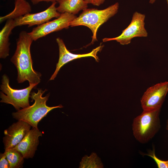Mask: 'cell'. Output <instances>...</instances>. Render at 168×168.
I'll list each match as a JSON object with an SVG mask.
<instances>
[{"instance_id":"cell-10","label":"cell","mask_w":168,"mask_h":168,"mask_svg":"<svg viewBox=\"0 0 168 168\" xmlns=\"http://www.w3.org/2000/svg\"><path fill=\"white\" fill-rule=\"evenodd\" d=\"M59 50V58L56 65L55 71L52 74L49 81L54 80L56 77L60 68L65 64L73 60L86 57H92L98 62L99 58L97 56L98 52L101 50L104 45H100L94 49L89 53L83 54H75L70 53L67 49L63 40L58 37L56 39Z\"/></svg>"},{"instance_id":"cell-3","label":"cell","mask_w":168,"mask_h":168,"mask_svg":"<svg viewBox=\"0 0 168 168\" xmlns=\"http://www.w3.org/2000/svg\"><path fill=\"white\" fill-rule=\"evenodd\" d=\"M119 7V4L117 2L103 10L87 8L71 23L70 26H84L89 28L92 33L90 44H93L97 41L96 34L98 29L117 13Z\"/></svg>"},{"instance_id":"cell-20","label":"cell","mask_w":168,"mask_h":168,"mask_svg":"<svg viewBox=\"0 0 168 168\" xmlns=\"http://www.w3.org/2000/svg\"><path fill=\"white\" fill-rule=\"evenodd\" d=\"M88 4H91L94 5L99 6L103 4L105 0H84Z\"/></svg>"},{"instance_id":"cell-5","label":"cell","mask_w":168,"mask_h":168,"mask_svg":"<svg viewBox=\"0 0 168 168\" xmlns=\"http://www.w3.org/2000/svg\"><path fill=\"white\" fill-rule=\"evenodd\" d=\"M9 80L4 74L2 76V84L0 86V102L10 104L13 106L17 111L29 106V98L32 89L37 84H30L28 87L21 89L12 88L9 85Z\"/></svg>"},{"instance_id":"cell-24","label":"cell","mask_w":168,"mask_h":168,"mask_svg":"<svg viewBox=\"0 0 168 168\" xmlns=\"http://www.w3.org/2000/svg\"><path fill=\"white\" fill-rule=\"evenodd\" d=\"M166 0V2H167V7H168V0Z\"/></svg>"},{"instance_id":"cell-15","label":"cell","mask_w":168,"mask_h":168,"mask_svg":"<svg viewBox=\"0 0 168 168\" xmlns=\"http://www.w3.org/2000/svg\"><path fill=\"white\" fill-rule=\"evenodd\" d=\"M15 8L12 12L5 16L0 17L1 23L9 19L15 20L30 13L31 10L30 4L25 0H15Z\"/></svg>"},{"instance_id":"cell-19","label":"cell","mask_w":168,"mask_h":168,"mask_svg":"<svg viewBox=\"0 0 168 168\" xmlns=\"http://www.w3.org/2000/svg\"><path fill=\"white\" fill-rule=\"evenodd\" d=\"M0 168H10L9 164L5 153H1L0 155Z\"/></svg>"},{"instance_id":"cell-12","label":"cell","mask_w":168,"mask_h":168,"mask_svg":"<svg viewBox=\"0 0 168 168\" xmlns=\"http://www.w3.org/2000/svg\"><path fill=\"white\" fill-rule=\"evenodd\" d=\"M42 133L38 128H33L21 141L12 148L20 152L24 158H32L39 144V138L42 136Z\"/></svg>"},{"instance_id":"cell-22","label":"cell","mask_w":168,"mask_h":168,"mask_svg":"<svg viewBox=\"0 0 168 168\" xmlns=\"http://www.w3.org/2000/svg\"><path fill=\"white\" fill-rule=\"evenodd\" d=\"M156 0H150L149 3L151 4H153L155 2Z\"/></svg>"},{"instance_id":"cell-2","label":"cell","mask_w":168,"mask_h":168,"mask_svg":"<svg viewBox=\"0 0 168 168\" xmlns=\"http://www.w3.org/2000/svg\"><path fill=\"white\" fill-rule=\"evenodd\" d=\"M47 90L44 91L38 89V92L31 93L30 97L35 101L31 105L22 109L12 114L14 118L18 120L25 121L30 124L32 128H38V124L39 122L51 110L57 108H62V105L55 106L50 107L46 105V102L49 96L48 93L43 97V94Z\"/></svg>"},{"instance_id":"cell-17","label":"cell","mask_w":168,"mask_h":168,"mask_svg":"<svg viewBox=\"0 0 168 168\" xmlns=\"http://www.w3.org/2000/svg\"><path fill=\"white\" fill-rule=\"evenodd\" d=\"M103 165L101 159L94 152L90 156L85 155L80 162L79 168H103Z\"/></svg>"},{"instance_id":"cell-7","label":"cell","mask_w":168,"mask_h":168,"mask_svg":"<svg viewBox=\"0 0 168 168\" xmlns=\"http://www.w3.org/2000/svg\"><path fill=\"white\" fill-rule=\"evenodd\" d=\"M168 92V81L157 83L149 87L140 100L143 111L161 109Z\"/></svg>"},{"instance_id":"cell-21","label":"cell","mask_w":168,"mask_h":168,"mask_svg":"<svg viewBox=\"0 0 168 168\" xmlns=\"http://www.w3.org/2000/svg\"><path fill=\"white\" fill-rule=\"evenodd\" d=\"M62 0H30L31 2L33 4H36L41 2H58V3Z\"/></svg>"},{"instance_id":"cell-4","label":"cell","mask_w":168,"mask_h":168,"mask_svg":"<svg viewBox=\"0 0 168 168\" xmlns=\"http://www.w3.org/2000/svg\"><path fill=\"white\" fill-rule=\"evenodd\" d=\"M160 110L143 111L134 119L132 125L133 135L138 142L147 143L158 132L161 127Z\"/></svg>"},{"instance_id":"cell-14","label":"cell","mask_w":168,"mask_h":168,"mask_svg":"<svg viewBox=\"0 0 168 168\" xmlns=\"http://www.w3.org/2000/svg\"><path fill=\"white\" fill-rule=\"evenodd\" d=\"M57 7L60 13L68 12L73 15L87 8L88 4L84 0H62Z\"/></svg>"},{"instance_id":"cell-25","label":"cell","mask_w":168,"mask_h":168,"mask_svg":"<svg viewBox=\"0 0 168 168\" xmlns=\"http://www.w3.org/2000/svg\"></svg>"},{"instance_id":"cell-18","label":"cell","mask_w":168,"mask_h":168,"mask_svg":"<svg viewBox=\"0 0 168 168\" xmlns=\"http://www.w3.org/2000/svg\"><path fill=\"white\" fill-rule=\"evenodd\" d=\"M146 155L154 160L158 168H168V160L163 161L157 157L155 155V149L154 148L152 151L149 152Z\"/></svg>"},{"instance_id":"cell-1","label":"cell","mask_w":168,"mask_h":168,"mask_svg":"<svg viewBox=\"0 0 168 168\" xmlns=\"http://www.w3.org/2000/svg\"><path fill=\"white\" fill-rule=\"evenodd\" d=\"M33 41L25 31L20 33L17 40L16 49L11 61L17 69L18 83L27 81L29 84L38 85L40 82L41 74L35 71L32 66L30 47Z\"/></svg>"},{"instance_id":"cell-11","label":"cell","mask_w":168,"mask_h":168,"mask_svg":"<svg viewBox=\"0 0 168 168\" xmlns=\"http://www.w3.org/2000/svg\"><path fill=\"white\" fill-rule=\"evenodd\" d=\"M31 127L27 122L18 120L5 130L3 141L5 149L13 147L18 144L30 130Z\"/></svg>"},{"instance_id":"cell-6","label":"cell","mask_w":168,"mask_h":168,"mask_svg":"<svg viewBox=\"0 0 168 168\" xmlns=\"http://www.w3.org/2000/svg\"><path fill=\"white\" fill-rule=\"evenodd\" d=\"M145 18L144 14L135 12L130 24L119 36L114 38H104L102 39L103 41L115 40L124 45L130 44L134 38L147 37L148 33L145 27Z\"/></svg>"},{"instance_id":"cell-16","label":"cell","mask_w":168,"mask_h":168,"mask_svg":"<svg viewBox=\"0 0 168 168\" xmlns=\"http://www.w3.org/2000/svg\"><path fill=\"white\" fill-rule=\"evenodd\" d=\"M8 161L10 168L23 167L24 157L21 153L13 148L5 149L4 152Z\"/></svg>"},{"instance_id":"cell-13","label":"cell","mask_w":168,"mask_h":168,"mask_svg":"<svg viewBox=\"0 0 168 168\" xmlns=\"http://www.w3.org/2000/svg\"><path fill=\"white\" fill-rule=\"evenodd\" d=\"M16 27L15 20H7L3 28L0 31V58H5L9 55V37L12 30Z\"/></svg>"},{"instance_id":"cell-9","label":"cell","mask_w":168,"mask_h":168,"mask_svg":"<svg viewBox=\"0 0 168 168\" xmlns=\"http://www.w3.org/2000/svg\"><path fill=\"white\" fill-rule=\"evenodd\" d=\"M57 2L52 4L45 10L35 13H28L15 20L16 26L27 25L28 27L40 25L49 21L53 18L58 17L61 13L56 7Z\"/></svg>"},{"instance_id":"cell-23","label":"cell","mask_w":168,"mask_h":168,"mask_svg":"<svg viewBox=\"0 0 168 168\" xmlns=\"http://www.w3.org/2000/svg\"><path fill=\"white\" fill-rule=\"evenodd\" d=\"M166 128V129L168 130V119L167 121Z\"/></svg>"},{"instance_id":"cell-8","label":"cell","mask_w":168,"mask_h":168,"mask_svg":"<svg viewBox=\"0 0 168 168\" xmlns=\"http://www.w3.org/2000/svg\"><path fill=\"white\" fill-rule=\"evenodd\" d=\"M76 17L74 15L68 12L62 13L58 18L38 26L28 34L33 40L35 41L51 33L68 29L71 23Z\"/></svg>"}]
</instances>
